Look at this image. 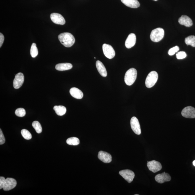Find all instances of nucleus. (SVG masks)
<instances>
[{"mask_svg": "<svg viewBox=\"0 0 195 195\" xmlns=\"http://www.w3.org/2000/svg\"><path fill=\"white\" fill-rule=\"evenodd\" d=\"M130 123L132 129L136 135L141 134V127L138 119L135 117H132L130 120Z\"/></svg>", "mask_w": 195, "mask_h": 195, "instance_id": "7", "label": "nucleus"}, {"mask_svg": "<svg viewBox=\"0 0 195 195\" xmlns=\"http://www.w3.org/2000/svg\"><path fill=\"white\" fill-rule=\"evenodd\" d=\"M53 109L57 114L60 116L65 114L67 111L66 107L63 106H55Z\"/></svg>", "mask_w": 195, "mask_h": 195, "instance_id": "21", "label": "nucleus"}, {"mask_svg": "<svg viewBox=\"0 0 195 195\" xmlns=\"http://www.w3.org/2000/svg\"><path fill=\"white\" fill-rule=\"evenodd\" d=\"M154 1H158V0H154Z\"/></svg>", "mask_w": 195, "mask_h": 195, "instance_id": "34", "label": "nucleus"}, {"mask_svg": "<svg viewBox=\"0 0 195 195\" xmlns=\"http://www.w3.org/2000/svg\"><path fill=\"white\" fill-rule=\"evenodd\" d=\"M6 140L4 135L1 129H0V145H1L5 143Z\"/></svg>", "mask_w": 195, "mask_h": 195, "instance_id": "30", "label": "nucleus"}, {"mask_svg": "<svg viewBox=\"0 0 195 195\" xmlns=\"http://www.w3.org/2000/svg\"><path fill=\"white\" fill-rule=\"evenodd\" d=\"M97 68L101 75L103 77H106L107 73L106 68L103 64L100 61L98 60L96 63Z\"/></svg>", "mask_w": 195, "mask_h": 195, "instance_id": "18", "label": "nucleus"}, {"mask_svg": "<svg viewBox=\"0 0 195 195\" xmlns=\"http://www.w3.org/2000/svg\"><path fill=\"white\" fill-rule=\"evenodd\" d=\"M73 65L69 63H62L57 64L55 66V68L59 71H64L69 70L72 68Z\"/></svg>", "mask_w": 195, "mask_h": 195, "instance_id": "20", "label": "nucleus"}, {"mask_svg": "<svg viewBox=\"0 0 195 195\" xmlns=\"http://www.w3.org/2000/svg\"><path fill=\"white\" fill-rule=\"evenodd\" d=\"M158 78V74L156 72L153 71L150 72L147 76L145 81V85L146 87L148 88L153 87L156 84Z\"/></svg>", "mask_w": 195, "mask_h": 195, "instance_id": "4", "label": "nucleus"}, {"mask_svg": "<svg viewBox=\"0 0 195 195\" xmlns=\"http://www.w3.org/2000/svg\"><path fill=\"white\" fill-rule=\"evenodd\" d=\"M147 166L150 171L154 173L157 172L162 169L161 163L155 161H148Z\"/></svg>", "mask_w": 195, "mask_h": 195, "instance_id": "10", "label": "nucleus"}, {"mask_svg": "<svg viewBox=\"0 0 195 195\" xmlns=\"http://www.w3.org/2000/svg\"><path fill=\"white\" fill-rule=\"evenodd\" d=\"M6 179L4 177L1 176L0 177V189H3L4 187Z\"/></svg>", "mask_w": 195, "mask_h": 195, "instance_id": "31", "label": "nucleus"}, {"mask_svg": "<svg viewBox=\"0 0 195 195\" xmlns=\"http://www.w3.org/2000/svg\"><path fill=\"white\" fill-rule=\"evenodd\" d=\"M178 23L186 27H191L193 25V21L191 18L186 15H183L178 19Z\"/></svg>", "mask_w": 195, "mask_h": 195, "instance_id": "16", "label": "nucleus"}, {"mask_svg": "<svg viewBox=\"0 0 195 195\" xmlns=\"http://www.w3.org/2000/svg\"><path fill=\"white\" fill-rule=\"evenodd\" d=\"M30 53L32 57H35L37 56L39 52L35 43L32 44L31 47Z\"/></svg>", "mask_w": 195, "mask_h": 195, "instance_id": "25", "label": "nucleus"}, {"mask_svg": "<svg viewBox=\"0 0 195 195\" xmlns=\"http://www.w3.org/2000/svg\"><path fill=\"white\" fill-rule=\"evenodd\" d=\"M193 166L195 167V160L194 161H193Z\"/></svg>", "mask_w": 195, "mask_h": 195, "instance_id": "33", "label": "nucleus"}, {"mask_svg": "<svg viewBox=\"0 0 195 195\" xmlns=\"http://www.w3.org/2000/svg\"><path fill=\"white\" fill-rule=\"evenodd\" d=\"M186 54L184 52H178L176 55V57L178 59H182L186 57Z\"/></svg>", "mask_w": 195, "mask_h": 195, "instance_id": "29", "label": "nucleus"}, {"mask_svg": "<svg viewBox=\"0 0 195 195\" xmlns=\"http://www.w3.org/2000/svg\"><path fill=\"white\" fill-rule=\"evenodd\" d=\"M180 49L178 46H175V47L172 48L168 51V54L170 56L174 55L175 54L178 52Z\"/></svg>", "mask_w": 195, "mask_h": 195, "instance_id": "28", "label": "nucleus"}, {"mask_svg": "<svg viewBox=\"0 0 195 195\" xmlns=\"http://www.w3.org/2000/svg\"><path fill=\"white\" fill-rule=\"evenodd\" d=\"M66 143L69 145L76 146L79 144L80 141L78 138L75 137H72L67 139Z\"/></svg>", "mask_w": 195, "mask_h": 195, "instance_id": "22", "label": "nucleus"}, {"mask_svg": "<svg viewBox=\"0 0 195 195\" xmlns=\"http://www.w3.org/2000/svg\"><path fill=\"white\" fill-rule=\"evenodd\" d=\"M122 2L128 7L137 8L139 7L140 3L138 0H121Z\"/></svg>", "mask_w": 195, "mask_h": 195, "instance_id": "19", "label": "nucleus"}, {"mask_svg": "<svg viewBox=\"0 0 195 195\" xmlns=\"http://www.w3.org/2000/svg\"><path fill=\"white\" fill-rule=\"evenodd\" d=\"M58 39L61 43L67 47H71L75 42V38L69 33H63L59 34Z\"/></svg>", "mask_w": 195, "mask_h": 195, "instance_id": "1", "label": "nucleus"}, {"mask_svg": "<svg viewBox=\"0 0 195 195\" xmlns=\"http://www.w3.org/2000/svg\"><path fill=\"white\" fill-rule=\"evenodd\" d=\"M17 185V181L14 178H7L6 179L5 182L3 189L4 191H9L14 189Z\"/></svg>", "mask_w": 195, "mask_h": 195, "instance_id": "12", "label": "nucleus"}, {"mask_svg": "<svg viewBox=\"0 0 195 195\" xmlns=\"http://www.w3.org/2000/svg\"><path fill=\"white\" fill-rule=\"evenodd\" d=\"M136 37L135 34L129 35L125 42V46L127 49H130L135 46L136 43Z\"/></svg>", "mask_w": 195, "mask_h": 195, "instance_id": "15", "label": "nucleus"}, {"mask_svg": "<svg viewBox=\"0 0 195 195\" xmlns=\"http://www.w3.org/2000/svg\"><path fill=\"white\" fill-rule=\"evenodd\" d=\"M15 113L16 115L18 117H23L26 115V111L24 108H19L16 109Z\"/></svg>", "mask_w": 195, "mask_h": 195, "instance_id": "27", "label": "nucleus"}, {"mask_svg": "<svg viewBox=\"0 0 195 195\" xmlns=\"http://www.w3.org/2000/svg\"><path fill=\"white\" fill-rule=\"evenodd\" d=\"M4 36L1 33H0V47H1L4 42Z\"/></svg>", "mask_w": 195, "mask_h": 195, "instance_id": "32", "label": "nucleus"}, {"mask_svg": "<svg viewBox=\"0 0 195 195\" xmlns=\"http://www.w3.org/2000/svg\"><path fill=\"white\" fill-rule=\"evenodd\" d=\"M119 173L129 183H131L135 177V173L129 170H122L119 172Z\"/></svg>", "mask_w": 195, "mask_h": 195, "instance_id": "6", "label": "nucleus"}, {"mask_svg": "<svg viewBox=\"0 0 195 195\" xmlns=\"http://www.w3.org/2000/svg\"><path fill=\"white\" fill-rule=\"evenodd\" d=\"M98 158L103 162L106 163H110L112 160V156L110 154L102 151L99 152Z\"/></svg>", "mask_w": 195, "mask_h": 195, "instance_id": "14", "label": "nucleus"}, {"mask_svg": "<svg viewBox=\"0 0 195 195\" xmlns=\"http://www.w3.org/2000/svg\"><path fill=\"white\" fill-rule=\"evenodd\" d=\"M181 114L187 118H195V108L191 106H188L183 109Z\"/></svg>", "mask_w": 195, "mask_h": 195, "instance_id": "9", "label": "nucleus"}, {"mask_svg": "<svg viewBox=\"0 0 195 195\" xmlns=\"http://www.w3.org/2000/svg\"><path fill=\"white\" fill-rule=\"evenodd\" d=\"M32 126L37 133H41L42 131V129L41 124L39 122L35 121L33 122Z\"/></svg>", "mask_w": 195, "mask_h": 195, "instance_id": "24", "label": "nucleus"}, {"mask_svg": "<svg viewBox=\"0 0 195 195\" xmlns=\"http://www.w3.org/2000/svg\"><path fill=\"white\" fill-rule=\"evenodd\" d=\"M24 81V75L22 73H19L15 76L13 86L15 89H18L22 86Z\"/></svg>", "mask_w": 195, "mask_h": 195, "instance_id": "8", "label": "nucleus"}, {"mask_svg": "<svg viewBox=\"0 0 195 195\" xmlns=\"http://www.w3.org/2000/svg\"><path fill=\"white\" fill-rule=\"evenodd\" d=\"M137 71L134 68H131L127 71L124 77L125 84L128 86L133 85L136 80Z\"/></svg>", "mask_w": 195, "mask_h": 195, "instance_id": "2", "label": "nucleus"}, {"mask_svg": "<svg viewBox=\"0 0 195 195\" xmlns=\"http://www.w3.org/2000/svg\"><path fill=\"white\" fill-rule=\"evenodd\" d=\"M21 134L23 138L26 140H29L32 138V135L28 130L23 129L21 130Z\"/></svg>", "mask_w": 195, "mask_h": 195, "instance_id": "26", "label": "nucleus"}, {"mask_svg": "<svg viewBox=\"0 0 195 195\" xmlns=\"http://www.w3.org/2000/svg\"><path fill=\"white\" fill-rule=\"evenodd\" d=\"M185 42L187 45H191L193 47H195V36H188L185 39Z\"/></svg>", "mask_w": 195, "mask_h": 195, "instance_id": "23", "label": "nucleus"}, {"mask_svg": "<svg viewBox=\"0 0 195 195\" xmlns=\"http://www.w3.org/2000/svg\"><path fill=\"white\" fill-rule=\"evenodd\" d=\"M104 54L109 59H112L115 57V52L112 46L107 44H104L102 46Z\"/></svg>", "mask_w": 195, "mask_h": 195, "instance_id": "5", "label": "nucleus"}, {"mask_svg": "<svg viewBox=\"0 0 195 195\" xmlns=\"http://www.w3.org/2000/svg\"><path fill=\"white\" fill-rule=\"evenodd\" d=\"M164 35V29L162 28H158L152 31L150 36V39L154 42H159L163 39Z\"/></svg>", "mask_w": 195, "mask_h": 195, "instance_id": "3", "label": "nucleus"}, {"mask_svg": "<svg viewBox=\"0 0 195 195\" xmlns=\"http://www.w3.org/2000/svg\"><path fill=\"white\" fill-rule=\"evenodd\" d=\"M69 92L71 95L76 99L80 100L83 97V92L80 89L76 87H72L71 88Z\"/></svg>", "mask_w": 195, "mask_h": 195, "instance_id": "17", "label": "nucleus"}, {"mask_svg": "<svg viewBox=\"0 0 195 195\" xmlns=\"http://www.w3.org/2000/svg\"><path fill=\"white\" fill-rule=\"evenodd\" d=\"M155 180L160 184H162L165 182L171 181V177L170 175L165 172L156 175L155 177Z\"/></svg>", "mask_w": 195, "mask_h": 195, "instance_id": "13", "label": "nucleus"}, {"mask_svg": "<svg viewBox=\"0 0 195 195\" xmlns=\"http://www.w3.org/2000/svg\"><path fill=\"white\" fill-rule=\"evenodd\" d=\"M51 20L56 24L63 25L65 23L64 18L62 15L58 13H53L50 15Z\"/></svg>", "mask_w": 195, "mask_h": 195, "instance_id": "11", "label": "nucleus"}]
</instances>
